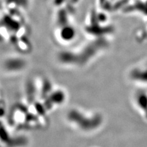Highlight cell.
<instances>
[{
  "mask_svg": "<svg viewBox=\"0 0 147 147\" xmlns=\"http://www.w3.org/2000/svg\"><path fill=\"white\" fill-rule=\"evenodd\" d=\"M76 33L74 28L69 25H64L62 26L61 29L59 32L62 40L65 41H70L74 39Z\"/></svg>",
  "mask_w": 147,
  "mask_h": 147,
  "instance_id": "1",
  "label": "cell"
},
{
  "mask_svg": "<svg viewBox=\"0 0 147 147\" xmlns=\"http://www.w3.org/2000/svg\"><path fill=\"white\" fill-rule=\"evenodd\" d=\"M79 1V0H71V1H72L73 3H77Z\"/></svg>",
  "mask_w": 147,
  "mask_h": 147,
  "instance_id": "2",
  "label": "cell"
}]
</instances>
